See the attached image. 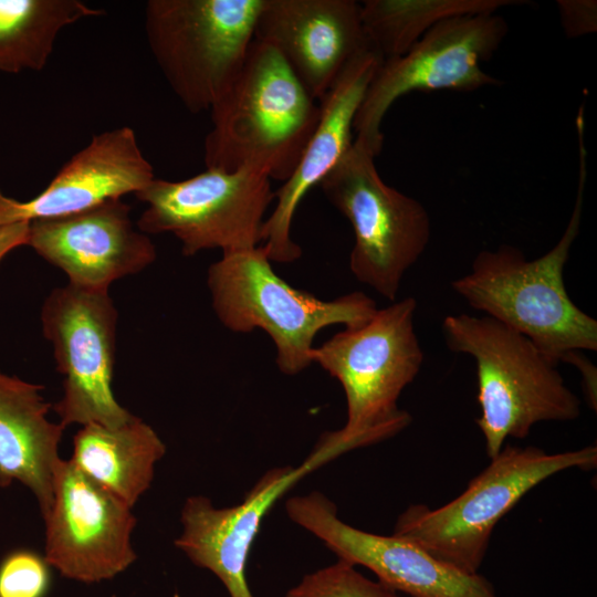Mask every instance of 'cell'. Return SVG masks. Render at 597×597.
<instances>
[{
	"label": "cell",
	"mask_w": 597,
	"mask_h": 597,
	"mask_svg": "<svg viewBox=\"0 0 597 597\" xmlns=\"http://www.w3.org/2000/svg\"><path fill=\"white\" fill-rule=\"evenodd\" d=\"M576 128L577 193L557 243L534 260L509 244L483 250L471 271L451 282L452 290L472 308L521 333L557 363H565L574 352L597 349V321L572 301L564 282V269L580 228L587 181L584 122H576Z\"/></svg>",
	"instance_id": "6da1fadb"
},
{
	"label": "cell",
	"mask_w": 597,
	"mask_h": 597,
	"mask_svg": "<svg viewBox=\"0 0 597 597\" xmlns=\"http://www.w3.org/2000/svg\"><path fill=\"white\" fill-rule=\"evenodd\" d=\"M210 113L207 168L231 172L254 166L284 182L317 126L320 103L272 45L253 40L234 82Z\"/></svg>",
	"instance_id": "7a4b0ae2"
},
{
	"label": "cell",
	"mask_w": 597,
	"mask_h": 597,
	"mask_svg": "<svg viewBox=\"0 0 597 597\" xmlns=\"http://www.w3.org/2000/svg\"><path fill=\"white\" fill-rule=\"evenodd\" d=\"M442 333L451 352L467 354L476 367L475 420L490 459L509 437L523 439L542 421H569L580 399L566 386L557 365L531 339L485 315H448Z\"/></svg>",
	"instance_id": "3957f363"
},
{
	"label": "cell",
	"mask_w": 597,
	"mask_h": 597,
	"mask_svg": "<svg viewBox=\"0 0 597 597\" xmlns=\"http://www.w3.org/2000/svg\"><path fill=\"white\" fill-rule=\"evenodd\" d=\"M207 284L222 325L233 333L263 329L275 345L280 371L289 376L312 364L321 329L360 326L377 311L375 301L363 292L324 301L291 286L274 272L262 245L222 253L209 266Z\"/></svg>",
	"instance_id": "277c9868"
},
{
	"label": "cell",
	"mask_w": 597,
	"mask_h": 597,
	"mask_svg": "<svg viewBox=\"0 0 597 597\" xmlns=\"http://www.w3.org/2000/svg\"><path fill=\"white\" fill-rule=\"evenodd\" d=\"M416 310L412 296L395 301L377 308L363 325L345 327L311 353L312 363L344 389L347 419L335 433L352 449L387 440L411 422L398 399L423 363L413 324Z\"/></svg>",
	"instance_id": "5b68a950"
},
{
	"label": "cell",
	"mask_w": 597,
	"mask_h": 597,
	"mask_svg": "<svg viewBox=\"0 0 597 597\" xmlns=\"http://www.w3.org/2000/svg\"><path fill=\"white\" fill-rule=\"evenodd\" d=\"M467 489L449 503L431 510L412 504L397 519L392 534L433 557L476 574L496 523L533 488L561 471L597 465V447L547 453L528 446L505 444Z\"/></svg>",
	"instance_id": "8992f818"
},
{
	"label": "cell",
	"mask_w": 597,
	"mask_h": 597,
	"mask_svg": "<svg viewBox=\"0 0 597 597\" xmlns=\"http://www.w3.org/2000/svg\"><path fill=\"white\" fill-rule=\"evenodd\" d=\"M264 0H149V50L172 92L191 113L227 93L254 40Z\"/></svg>",
	"instance_id": "52a82bcc"
},
{
	"label": "cell",
	"mask_w": 597,
	"mask_h": 597,
	"mask_svg": "<svg viewBox=\"0 0 597 597\" xmlns=\"http://www.w3.org/2000/svg\"><path fill=\"white\" fill-rule=\"evenodd\" d=\"M376 155L354 138L350 148L323 178L326 199L349 221L355 243L353 275L395 302L405 273L425 252L430 219L415 198L388 186L375 166Z\"/></svg>",
	"instance_id": "ba28073f"
},
{
	"label": "cell",
	"mask_w": 597,
	"mask_h": 597,
	"mask_svg": "<svg viewBox=\"0 0 597 597\" xmlns=\"http://www.w3.org/2000/svg\"><path fill=\"white\" fill-rule=\"evenodd\" d=\"M134 195L147 205L138 230L171 233L188 256L207 249L227 253L256 248L264 214L275 200L270 177L254 166L231 172L207 168L178 181L155 177Z\"/></svg>",
	"instance_id": "9c48e42d"
},
{
	"label": "cell",
	"mask_w": 597,
	"mask_h": 597,
	"mask_svg": "<svg viewBox=\"0 0 597 597\" xmlns=\"http://www.w3.org/2000/svg\"><path fill=\"white\" fill-rule=\"evenodd\" d=\"M506 33L507 24L496 12L454 17L436 24L406 53L384 60L356 114L355 138L379 155L386 113L412 91L472 92L499 85L481 63L492 57Z\"/></svg>",
	"instance_id": "30bf717a"
},
{
	"label": "cell",
	"mask_w": 597,
	"mask_h": 597,
	"mask_svg": "<svg viewBox=\"0 0 597 597\" xmlns=\"http://www.w3.org/2000/svg\"><path fill=\"white\" fill-rule=\"evenodd\" d=\"M118 313L108 291L56 287L41 308L44 337L53 345L63 395L52 406L60 422L121 427L135 416L113 392Z\"/></svg>",
	"instance_id": "8fae6325"
},
{
	"label": "cell",
	"mask_w": 597,
	"mask_h": 597,
	"mask_svg": "<svg viewBox=\"0 0 597 597\" xmlns=\"http://www.w3.org/2000/svg\"><path fill=\"white\" fill-rule=\"evenodd\" d=\"M44 558L62 577L84 584L109 580L137 558L132 507L82 473L71 460L56 464L53 501L43 519Z\"/></svg>",
	"instance_id": "7c38bea8"
},
{
	"label": "cell",
	"mask_w": 597,
	"mask_h": 597,
	"mask_svg": "<svg viewBox=\"0 0 597 597\" xmlns=\"http://www.w3.org/2000/svg\"><path fill=\"white\" fill-rule=\"evenodd\" d=\"M292 522L308 531L338 559L370 569L381 584L411 597H499L479 573H464L396 536L379 535L343 522L336 505L323 493L290 498Z\"/></svg>",
	"instance_id": "4fadbf2b"
},
{
	"label": "cell",
	"mask_w": 597,
	"mask_h": 597,
	"mask_svg": "<svg viewBox=\"0 0 597 597\" xmlns=\"http://www.w3.org/2000/svg\"><path fill=\"white\" fill-rule=\"evenodd\" d=\"M337 455L317 443L301 465L265 472L238 505L217 509L207 496H189L181 509L182 530L176 547L196 566L217 576L230 597H254L247 580V562L263 517L295 482Z\"/></svg>",
	"instance_id": "5bb4252c"
},
{
	"label": "cell",
	"mask_w": 597,
	"mask_h": 597,
	"mask_svg": "<svg viewBox=\"0 0 597 597\" xmlns=\"http://www.w3.org/2000/svg\"><path fill=\"white\" fill-rule=\"evenodd\" d=\"M27 245L62 270L70 284L93 291H108L114 281L143 271L157 256L122 198L76 214L30 221Z\"/></svg>",
	"instance_id": "9a60e30c"
},
{
	"label": "cell",
	"mask_w": 597,
	"mask_h": 597,
	"mask_svg": "<svg viewBox=\"0 0 597 597\" xmlns=\"http://www.w3.org/2000/svg\"><path fill=\"white\" fill-rule=\"evenodd\" d=\"M383 61L368 44L318 101L317 126L294 171L274 191V210L262 224L260 245L271 262L291 263L301 256L300 245L291 238L294 213L308 190L320 185L350 148L356 114Z\"/></svg>",
	"instance_id": "2e32d148"
},
{
	"label": "cell",
	"mask_w": 597,
	"mask_h": 597,
	"mask_svg": "<svg viewBox=\"0 0 597 597\" xmlns=\"http://www.w3.org/2000/svg\"><path fill=\"white\" fill-rule=\"evenodd\" d=\"M254 40L272 45L316 101L368 45L354 0H264Z\"/></svg>",
	"instance_id": "e0dca14e"
},
{
	"label": "cell",
	"mask_w": 597,
	"mask_h": 597,
	"mask_svg": "<svg viewBox=\"0 0 597 597\" xmlns=\"http://www.w3.org/2000/svg\"><path fill=\"white\" fill-rule=\"evenodd\" d=\"M154 178L135 132L127 126L109 129L94 135L38 196L20 201L0 190V227L76 214L136 193Z\"/></svg>",
	"instance_id": "ac0fdd59"
},
{
	"label": "cell",
	"mask_w": 597,
	"mask_h": 597,
	"mask_svg": "<svg viewBox=\"0 0 597 597\" xmlns=\"http://www.w3.org/2000/svg\"><path fill=\"white\" fill-rule=\"evenodd\" d=\"M43 387L0 371V486L19 482L34 495L44 519L65 427L48 415Z\"/></svg>",
	"instance_id": "d6986e66"
},
{
	"label": "cell",
	"mask_w": 597,
	"mask_h": 597,
	"mask_svg": "<svg viewBox=\"0 0 597 597\" xmlns=\"http://www.w3.org/2000/svg\"><path fill=\"white\" fill-rule=\"evenodd\" d=\"M165 453L157 432L135 416L116 428L83 426L73 438L70 460L90 480L133 507L149 489L156 463Z\"/></svg>",
	"instance_id": "ffe728a7"
},
{
	"label": "cell",
	"mask_w": 597,
	"mask_h": 597,
	"mask_svg": "<svg viewBox=\"0 0 597 597\" xmlns=\"http://www.w3.org/2000/svg\"><path fill=\"white\" fill-rule=\"evenodd\" d=\"M103 14L81 0H0V72L43 70L64 28Z\"/></svg>",
	"instance_id": "44dd1931"
},
{
	"label": "cell",
	"mask_w": 597,
	"mask_h": 597,
	"mask_svg": "<svg viewBox=\"0 0 597 597\" xmlns=\"http://www.w3.org/2000/svg\"><path fill=\"white\" fill-rule=\"evenodd\" d=\"M515 0H366L360 4L368 44L384 60L406 53L439 22L467 14L496 12Z\"/></svg>",
	"instance_id": "7402d4cb"
},
{
	"label": "cell",
	"mask_w": 597,
	"mask_h": 597,
	"mask_svg": "<svg viewBox=\"0 0 597 597\" xmlns=\"http://www.w3.org/2000/svg\"><path fill=\"white\" fill-rule=\"evenodd\" d=\"M286 597H399L394 589L362 575L355 566L336 563L306 574Z\"/></svg>",
	"instance_id": "603a6c76"
},
{
	"label": "cell",
	"mask_w": 597,
	"mask_h": 597,
	"mask_svg": "<svg viewBox=\"0 0 597 597\" xmlns=\"http://www.w3.org/2000/svg\"><path fill=\"white\" fill-rule=\"evenodd\" d=\"M50 567L44 556L33 551L9 553L0 562V597H46Z\"/></svg>",
	"instance_id": "cb8c5ba5"
},
{
	"label": "cell",
	"mask_w": 597,
	"mask_h": 597,
	"mask_svg": "<svg viewBox=\"0 0 597 597\" xmlns=\"http://www.w3.org/2000/svg\"><path fill=\"white\" fill-rule=\"evenodd\" d=\"M557 8L567 36L577 38L597 30V2L595 0H558Z\"/></svg>",
	"instance_id": "d4e9b609"
},
{
	"label": "cell",
	"mask_w": 597,
	"mask_h": 597,
	"mask_svg": "<svg viewBox=\"0 0 597 597\" xmlns=\"http://www.w3.org/2000/svg\"><path fill=\"white\" fill-rule=\"evenodd\" d=\"M565 363H568L580 371L583 379V389L586 399L591 408L596 411L597 408V370L582 352L572 353Z\"/></svg>",
	"instance_id": "484cf974"
},
{
	"label": "cell",
	"mask_w": 597,
	"mask_h": 597,
	"mask_svg": "<svg viewBox=\"0 0 597 597\" xmlns=\"http://www.w3.org/2000/svg\"><path fill=\"white\" fill-rule=\"evenodd\" d=\"M30 222H17L0 227V262L12 250L27 245Z\"/></svg>",
	"instance_id": "4316f807"
}]
</instances>
